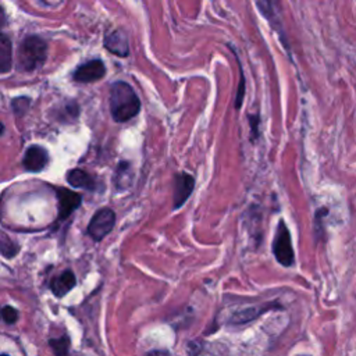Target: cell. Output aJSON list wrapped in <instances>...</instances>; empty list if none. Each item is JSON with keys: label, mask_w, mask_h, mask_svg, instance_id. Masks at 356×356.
Returning <instances> with one entry per match:
<instances>
[{"label": "cell", "mask_w": 356, "mask_h": 356, "mask_svg": "<svg viewBox=\"0 0 356 356\" xmlns=\"http://www.w3.org/2000/svg\"><path fill=\"white\" fill-rule=\"evenodd\" d=\"M141 110V100L132 86L124 81H117L110 88V112L117 123H127Z\"/></svg>", "instance_id": "cell-1"}, {"label": "cell", "mask_w": 356, "mask_h": 356, "mask_svg": "<svg viewBox=\"0 0 356 356\" xmlns=\"http://www.w3.org/2000/svg\"><path fill=\"white\" fill-rule=\"evenodd\" d=\"M47 55V45L39 36H27L17 54V66L23 71H34L43 66Z\"/></svg>", "instance_id": "cell-2"}, {"label": "cell", "mask_w": 356, "mask_h": 356, "mask_svg": "<svg viewBox=\"0 0 356 356\" xmlns=\"http://www.w3.org/2000/svg\"><path fill=\"white\" fill-rule=\"evenodd\" d=\"M272 252L276 261L284 268H292L295 265V252L291 239V231L287 223L281 219L277 224L276 234L272 244Z\"/></svg>", "instance_id": "cell-3"}, {"label": "cell", "mask_w": 356, "mask_h": 356, "mask_svg": "<svg viewBox=\"0 0 356 356\" xmlns=\"http://www.w3.org/2000/svg\"><path fill=\"white\" fill-rule=\"evenodd\" d=\"M115 224H116V213L109 208H104L97 211L91 219L88 226V234L92 239L102 241L113 230Z\"/></svg>", "instance_id": "cell-4"}, {"label": "cell", "mask_w": 356, "mask_h": 356, "mask_svg": "<svg viewBox=\"0 0 356 356\" xmlns=\"http://www.w3.org/2000/svg\"><path fill=\"white\" fill-rule=\"evenodd\" d=\"M195 189L193 176L182 171L174 177V191H173V211H178L185 205Z\"/></svg>", "instance_id": "cell-5"}, {"label": "cell", "mask_w": 356, "mask_h": 356, "mask_svg": "<svg viewBox=\"0 0 356 356\" xmlns=\"http://www.w3.org/2000/svg\"><path fill=\"white\" fill-rule=\"evenodd\" d=\"M105 74H106L105 63L99 59H95L85 64H81L74 73V80L78 82H85V84L95 82V81L104 78Z\"/></svg>", "instance_id": "cell-6"}, {"label": "cell", "mask_w": 356, "mask_h": 356, "mask_svg": "<svg viewBox=\"0 0 356 356\" xmlns=\"http://www.w3.org/2000/svg\"><path fill=\"white\" fill-rule=\"evenodd\" d=\"M56 195L59 198V217L62 220L70 217L73 212L81 205L82 196L78 192L66 188H58Z\"/></svg>", "instance_id": "cell-7"}, {"label": "cell", "mask_w": 356, "mask_h": 356, "mask_svg": "<svg viewBox=\"0 0 356 356\" xmlns=\"http://www.w3.org/2000/svg\"><path fill=\"white\" fill-rule=\"evenodd\" d=\"M257 6L261 10V14L270 23L272 28L278 34V36H280L281 42L284 43V46L287 49H289L288 47V40H287V36H285V31H284L283 23H281V16H280V12L277 10V3L258 2Z\"/></svg>", "instance_id": "cell-8"}, {"label": "cell", "mask_w": 356, "mask_h": 356, "mask_svg": "<svg viewBox=\"0 0 356 356\" xmlns=\"http://www.w3.org/2000/svg\"><path fill=\"white\" fill-rule=\"evenodd\" d=\"M47 163H49V155L43 147L36 145L28 147L23 161V166L27 171L39 173L47 166Z\"/></svg>", "instance_id": "cell-9"}, {"label": "cell", "mask_w": 356, "mask_h": 356, "mask_svg": "<svg viewBox=\"0 0 356 356\" xmlns=\"http://www.w3.org/2000/svg\"><path fill=\"white\" fill-rule=\"evenodd\" d=\"M272 309H276V305L268 303V305H259V307H249V308L234 312L231 315L228 323L233 326H242L249 322L257 320L259 316H262L263 313H266Z\"/></svg>", "instance_id": "cell-10"}, {"label": "cell", "mask_w": 356, "mask_h": 356, "mask_svg": "<svg viewBox=\"0 0 356 356\" xmlns=\"http://www.w3.org/2000/svg\"><path fill=\"white\" fill-rule=\"evenodd\" d=\"M105 46L109 52L117 55L119 58H127L130 55L128 38L124 31L115 29L105 36Z\"/></svg>", "instance_id": "cell-11"}, {"label": "cell", "mask_w": 356, "mask_h": 356, "mask_svg": "<svg viewBox=\"0 0 356 356\" xmlns=\"http://www.w3.org/2000/svg\"><path fill=\"white\" fill-rule=\"evenodd\" d=\"M75 284H77V278L74 273L71 270H66L60 276L52 280V283H50V289H52V292L56 296L62 298L67 295L75 287Z\"/></svg>", "instance_id": "cell-12"}, {"label": "cell", "mask_w": 356, "mask_h": 356, "mask_svg": "<svg viewBox=\"0 0 356 356\" xmlns=\"http://www.w3.org/2000/svg\"><path fill=\"white\" fill-rule=\"evenodd\" d=\"M13 66V47L10 39L0 34V74H6Z\"/></svg>", "instance_id": "cell-13"}, {"label": "cell", "mask_w": 356, "mask_h": 356, "mask_svg": "<svg viewBox=\"0 0 356 356\" xmlns=\"http://www.w3.org/2000/svg\"><path fill=\"white\" fill-rule=\"evenodd\" d=\"M67 181L73 188H78V189L93 191L96 187L95 180L88 173H85L84 170H80V169L70 170L67 173Z\"/></svg>", "instance_id": "cell-14"}, {"label": "cell", "mask_w": 356, "mask_h": 356, "mask_svg": "<svg viewBox=\"0 0 356 356\" xmlns=\"http://www.w3.org/2000/svg\"><path fill=\"white\" fill-rule=\"evenodd\" d=\"M132 182V171L128 162H121L116 174V185L119 189H127Z\"/></svg>", "instance_id": "cell-15"}, {"label": "cell", "mask_w": 356, "mask_h": 356, "mask_svg": "<svg viewBox=\"0 0 356 356\" xmlns=\"http://www.w3.org/2000/svg\"><path fill=\"white\" fill-rule=\"evenodd\" d=\"M20 250V246L12 239L9 238L5 233H0V252L3 253V257L10 259L14 258Z\"/></svg>", "instance_id": "cell-16"}, {"label": "cell", "mask_w": 356, "mask_h": 356, "mask_svg": "<svg viewBox=\"0 0 356 356\" xmlns=\"http://www.w3.org/2000/svg\"><path fill=\"white\" fill-rule=\"evenodd\" d=\"M49 344L52 346L56 356H70V338L67 335L52 338Z\"/></svg>", "instance_id": "cell-17"}, {"label": "cell", "mask_w": 356, "mask_h": 356, "mask_svg": "<svg viewBox=\"0 0 356 356\" xmlns=\"http://www.w3.org/2000/svg\"><path fill=\"white\" fill-rule=\"evenodd\" d=\"M0 318H2V320L8 324H14L17 320H19V312L16 308L13 307H3L2 309H0Z\"/></svg>", "instance_id": "cell-18"}, {"label": "cell", "mask_w": 356, "mask_h": 356, "mask_svg": "<svg viewBox=\"0 0 356 356\" xmlns=\"http://www.w3.org/2000/svg\"><path fill=\"white\" fill-rule=\"evenodd\" d=\"M29 104H31V102H29L28 97H16V99L12 102V108H13V110H14L16 115L21 116V115H24V113L28 110Z\"/></svg>", "instance_id": "cell-19"}, {"label": "cell", "mask_w": 356, "mask_h": 356, "mask_svg": "<svg viewBox=\"0 0 356 356\" xmlns=\"http://www.w3.org/2000/svg\"><path fill=\"white\" fill-rule=\"evenodd\" d=\"M239 67H241V63H239ZM239 71H241V81H239V85H238V89H237V96H235V109H241L242 102H244V96H245V77H244L242 67L239 69Z\"/></svg>", "instance_id": "cell-20"}, {"label": "cell", "mask_w": 356, "mask_h": 356, "mask_svg": "<svg viewBox=\"0 0 356 356\" xmlns=\"http://www.w3.org/2000/svg\"><path fill=\"white\" fill-rule=\"evenodd\" d=\"M259 123H261L259 115L249 116V127H250V134H252L253 141H255L259 137Z\"/></svg>", "instance_id": "cell-21"}, {"label": "cell", "mask_w": 356, "mask_h": 356, "mask_svg": "<svg viewBox=\"0 0 356 356\" xmlns=\"http://www.w3.org/2000/svg\"><path fill=\"white\" fill-rule=\"evenodd\" d=\"M145 356H171V353L166 349H154V351H149Z\"/></svg>", "instance_id": "cell-22"}, {"label": "cell", "mask_w": 356, "mask_h": 356, "mask_svg": "<svg viewBox=\"0 0 356 356\" xmlns=\"http://www.w3.org/2000/svg\"><path fill=\"white\" fill-rule=\"evenodd\" d=\"M6 24V14H5V10L0 8V28L5 27Z\"/></svg>", "instance_id": "cell-23"}, {"label": "cell", "mask_w": 356, "mask_h": 356, "mask_svg": "<svg viewBox=\"0 0 356 356\" xmlns=\"http://www.w3.org/2000/svg\"><path fill=\"white\" fill-rule=\"evenodd\" d=\"M3 132H5V126H3L2 121H0V137L3 135Z\"/></svg>", "instance_id": "cell-24"}, {"label": "cell", "mask_w": 356, "mask_h": 356, "mask_svg": "<svg viewBox=\"0 0 356 356\" xmlns=\"http://www.w3.org/2000/svg\"><path fill=\"white\" fill-rule=\"evenodd\" d=\"M0 356H9V355H5V353H3V355H0Z\"/></svg>", "instance_id": "cell-25"}]
</instances>
